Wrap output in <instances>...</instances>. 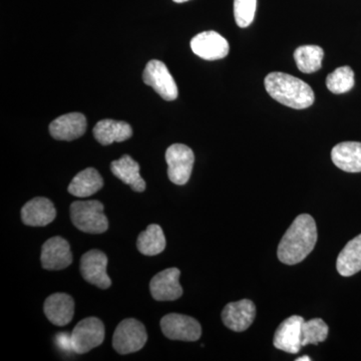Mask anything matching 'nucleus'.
Here are the masks:
<instances>
[{
    "instance_id": "obj_22",
    "label": "nucleus",
    "mask_w": 361,
    "mask_h": 361,
    "mask_svg": "<svg viewBox=\"0 0 361 361\" xmlns=\"http://www.w3.org/2000/svg\"><path fill=\"white\" fill-rule=\"evenodd\" d=\"M336 269L343 277L353 276L361 271V234L342 249L337 258Z\"/></svg>"
},
{
    "instance_id": "obj_23",
    "label": "nucleus",
    "mask_w": 361,
    "mask_h": 361,
    "mask_svg": "<svg viewBox=\"0 0 361 361\" xmlns=\"http://www.w3.org/2000/svg\"><path fill=\"white\" fill-rule=\"evenodd\" d=\"M166 237L163 229L158 224L148 226L144 232L137 237V250L142 255L156 256L161 253L166 249Z\"/></svg>"
},
{
    "instance_id": "obj_10",
    "label": "nucleus",
    "mask_w": 361,
    "mask_h": 361,
    "mask_svg": "<svg viewBox=\"0 0 361 361\" xmlns=\"http://www.w3.org/2000/svg\"><path fill=\"white\" fill-rule=\"evenodd\" d=\"M191 49L196 56L206 61H217L224 59L230 51L229 42L219 33L204 32L199 33L191 40Z\"/></svg>"
},
{
    "instance_id": "obj_29",
    "label": "nucleus",
    "mask_w": 361,
    "mask_h": 361,
    "mask_svg": "<svg viewBox=\"0 0 361 361\" xmlns=\"http://www.w3.org/2000/svg\"><path fill=\"white\" fill-rule=\"evenodd\" d=\"M296 361H311V358L310 356L304 355L301 356V357L296 358Z\"/></svg>"
},
{
    "instance_id": "obj_4",
    "label": "nucleus",
    "mask_w": 361,
    "mask_h": 361,
    "mask_svg": "<svg viewBox=\"0 0 361 361\" xmlns=\"http://www.w3.org/2000/svg\"><path fill=\"white\" fill-rule=\"evenodd\" d=\"M147 341L148 334L144 324L135 318H128L116 326L113 346L120 355H129L141 350Z\"/></svg>"
},
{
    "instance_id": "obj_16",
    "label": "nucleus",
    "mask_w": 361,
    "mask_h": 361,
    "mask_svg": "<svg viewBox=\"0 0 361 361\" xmlns=\"http://www.w3.org/2000/svg\"><path fill=\"white\" fill-rule=\"evenodd\" d=\"M56 210L54 203L44 197H37L28 201L21 209L23 224L32 227H44L56 219Z\"/></svg>"
},
{
    "instance_id": "obj_14",
    "label": "nucleus",
    "mask_w": 361,
    "mask_h": 361,
    "mask_svg": "<svg viewBox=\"0 0 361 361\" xmlns=\"http://www.w3.org/2000/svg\"><path fill=\"white\" fill-rule=\"evenodd\" d=\"M256 316L255 304L249 299L231 302L222 311V320L232 331H245L250 327Z\"/></svg>"
},
{
    "instance_id": "obj_7",
    "label": "nucleus",
    "mask_w": 361,
    "mask_h": 361,
    "mask_svg": "<svg viewBox=\"0 0 361 361\" xmlns=\"http://www.w3.org/2000/svg\"><path fill=\"white\" fill-rule=\"evenodd\" d=\"M142 80L145 84L155 90L165 101H175L178 97V87L167 66L161 61H149L147 63Z\"/></svg>"
},
{
    "instance_id": "obj_27",
    "label": "nucleus",
    "mask_w": 361,
    "mask_h": 361,
    "mask_svg": "<svg viewBox=\"0 0 361 361\" xmlns=\"http://www.w3.org/2000/svg\"><path fill=\"white\" fill-rule=\"evenodd\" d=\"M257 0H234V18L239 27L245 28L255 18Z\"/></svg>"
},
{
    "instance_id": "obj_15",
    "label": "nucleus",
    "mask_w": 361,
    "mask_h": 361,
    "mask_svg": "<svg viewBox=\"0 0 361 361\" xmlns=\"http://www.w3.org/2000/svg\"><path fill=\"white\" fill-rule=\"evenodd\" d=\"M87 118L80 113L66 114L52 121L49 133L58 141H73L85 135Z\"/></svg>"
},
{
    "instance_id": "obj_17",
    "label": "nucleus",
    "mask_w": 361,
    "mask_h": 361,
    "mask_svg": "<svg viewBox=\"0 0 361 361\" xmlns=\"http://www.w3.org/2000/svg\"><path fill=\"white\" fill-rule=\"evenodd\" d=\"M47 319L56 326H65L73 320L75 301L66 293H54L47 297L44 305Z\"/></svg>"
},
{
    "instance_id": "obj_30",
    "label": "nucleus",
    "mask_w": 361,
    "mask_h": 361,
    "mask_svg": "<svg viewBox=\"0 0 361 361\" xmlns=\"http://www.w3.org/2000/svg\"><path fill=\"white\" fill-rule=\"evenodd\" d=\"M176 4H183V2L189 1V0H173Z\"/></svg>"
},
{
    "instance_id": "obj_2",
    "label": "nucleus",
    "mask_w": 361,
    "mask_h": 361,
    "mask_svg": "<svg viewBox=\"0 0 361 361\" xmlns=\"http://www.w3.org/2000/svg\"><path fill=\"white\" fill-rule=\"evenodd\" d=\"M264 85L272 99L288 108L304 110L314 103L310 85L288 73H271L265 78Z\"/></svg>"
},
{
    "instance_id": "obj_6",
    "label": "nucleus",
    "mask_w": 361,
    "mask_h": 361,
    "mask_svg": "<svg viewBox=\"0 0 361 361\" xmlns=\"http://www.w3.org/2000/svg\"><path fill=\"white\" fill-rule=\"evenodd\" d=\"M168 164V177L171 182L183 186L187 184L193 170L195 156L186 145L174 144L166 152Z\"/></svg>"
},
{
    "instance_id": "obj_13",
    "label": "nucleus",
    "mask_w": 361,
    "mask_h": 361,
    "mask_svg": "<svg viewBox=\"0 0 361 361\" xmlns=\"http://www.w3.org/2000/svg\"><path fill=\"white\" fill-rule=\"evenodd\" d=\"M304 319L301 316L293 315L284 320L275 332L273 344L275 348L285 353L295 355L302 348L301 327Z\"/></svg>"
},
{
    "instance_id": "obj_19",
    "label": "nucleus",
    "mask_w": 361,
    "mask_h": 361,
    "mask_svg": "<svg viewBox=\"0 0 361 361\" xmlns=\"http://www.w3.org/2000/svg\"><path fill=\"white\" fill-rule=\"evenodd\" d=\"M334 165L344 172H361V142H343L331 151Z\"/></svg>"
},
{
    "instance_id": "obj_5",
    "label": "nucleus",
    "mask_w": 361,
    "mask_h": 361,
    "mask_svg": "<svg viewBox=\"0 0 361 361\" xmlns=\"http://www.w3.org/2000/svg\"><path fill=\"white\" fill-rule=\"evenodd\" d=\"M71 339L73 350L78 355H85L103 343L104 323L97 317L85 318L73 329Z\"/></svg>"
},
{
    "instance_id": "obj_20",
    "label": "nucleus",
    "mask_w": 361,
    "mask_h": 361,
    "mask_svg": "<svg viewBox=\"0 0 361 361\" xmlns=\"http://www.w3.org/2000/svg\"><path fill=\"white\" fill-rule=\"evenodd\" d=\"M94 135L97 142L103 146L113 142L127 141L133 135V129L129 123L120 121L103 120L94 126Z\"/></svg>"
},
{
    "instance_id": "obj_24",
    "label": "nucleus",
    "mask_w": 361,
    "mask_h": 361,
    "mask_svg": "<svg viewBox=\"0 0 361 361\" xmlns=\"http://www.w3.org/2000/svg\"><path fill=\"white\" fill-rule=\"evenodd\" d=\"M324 51L318 45H302L294 51V59L298 70L303 73H316L322 68Z\"/></svg>"
},
{
    "instance_id": "obj_1",
    "label": "nucleus",
    "mask_w": 361,
    "mask_h": 361,
    "mask_svg": "<svg viewBox=\"0 0 361 361\" xmlns=\"http://www.w3.org/2000/svg\"><path fill=\"white\" fill-rule=\"evenodd\" d=\"M317 242V227L312 216H297L278 246V259L287 265H295L312 252Z\"/></svg>"
},
{
    "instance_id": "obj_25",
    "label": "nucleus",
    "mask_w": 361,
    "mask_h": 361,
    "mask_svg": "<svg viewBox=\"0 0 361 361\" xmlns=\"http://www.w3.org/2000/svg\"><path fill=\"white\" fill-rule=\"evenodd\" d=\"M326 87L334 94L348 92L355 87V73L350 66H341L326 78Z\"/></svg>"
},
{
    "instance_id": "obj_26",
    "label": "nucleus",
    "mask_w": 361,
    "mask_h": 361,
    "mask_svg": "<svg viewBox=\"0 0 361 361\" xmlns=\"http://www.w3.org/2000/svg\"><path fill=\"white\" fill-rule=\"evenodd\" d=\"M329 336V325L320 318H314L310 322H304L301 327V343L302 346L308 344H318Z\"/></svg>"
},
{
    "instance_id": "obj_3",
    "label": "nucleus",
    "mask_w": 361,
    "mask_h": 361,
    "mask_svg": "<svg viewBox=\"0 0 361 361\" xmlns=\"http://www.w3.org/2000/svg\"><path fill=\"white\" fill-rule=\"evenodd\" d=\"M71 219L82 232L102 234L109 229V221L101 202L75 201L71 205Z\"/></svg>"
},
{
    "instance_id": "obj_21",
    "label": "nucleus",
    "mask_w": 361,
    "mask_h": 361,
    "mask_svg": "<svg viewBox=\"0 0 361 361\" xmlns=\"http://www.w3.org/2000/svg\"><path fill=\"white\" fill-rule=\"evenodd\" d=\"M104 186V180L96 169L87 168L78 173L68 186V193L78 198L92 196Z\"/></svg>"
},
{
    "instance_id": "obj_11",
    "label": "nucleus",
    "mask_w": 361,
    "mask_h": 361,
    "mask_svg": "<svg viewBox=\"0 0 361 361\" xmlns=\"http://www.w3.org/2000/svg\"><path fill=\"white\" fill-rule=\"evenodd\" d=\"M40 260L44 269H66L73 263L70 243L63 237H52L42 245Z\"/></svg>"
},
{
    "instance_id": "obj_28",
    "label": "nucleus",
    "mask_w": 361,
    "mask_h": 361,
    "mask_svg": "<svg viewBox=\"0 0 361 361\" xmlns=\"http://www.w3.org/2000/svg\"><path fill=\"white\" fill-rule=\"evenodd\" d=\"M56 339H58L59 346H61V348L65 349V350H70V349L73 350V348H71V336H66L65 332H61V334L56 336Z\"/></svg>"
},
{
    "instance_id": "obj_18",
    "label": "nucleus",
    "mask_w": 361,
    "mask_h": 361,
    "mask_svg": "<svg viewBox=\"0 0 361 361\" xmlns=\"http://www.w3.org/2000/svg\"><path fill=\"white\" fill-rule=\"evenodd\" d=\"M111 173L125 184L129 185L133 191L142 193L146 190V182L140 174V165L129 155H123L118 160L111 161Z\"/></svg>"
},
{
    "instance_id": "obj_8",
    "label": "nucleus",
    "mask_w": 361,
    "mask_h": 361,
    "mask_svg": "<svg viewBox=\"0 0 361 361\" xmlns=\"http://www.w3.org/2000/svg\"><path fill=\"white\" fill-rule=\"evenodd\" d=\"M161 329L164 336L172 341H197L200 339V323L191 316L171 313L161 320Z\"/></svg>"
},
{
    "instance_id": "obj_12",
    "label": "nucleus",
    "mask_w": 361,
    "mask_h": 361,
    "mask_svg": "<svg viewBox=\"0 0 361 361\" xmlns=\"http://www.w3.org/2000/svg\"><path fill=\"white\" fill-rule=\"evenodd\" d=\"M180 271L178 268H168L152 278L149 290L157 301H174L183 295L179 279Z\"/></svg>"
},
{
    "instance_id": "obj_9",
    "label": "nucleus",
    "mask_w": 361,
    "mask_h": 361,
    "mask_svg": "<svg viewBox=\"0 0 361 361\" xmlns=\"http://www.w3.org/2000/svg\"><path fill=\"white\" fill-rule=\"evenodd\" d=\"M108 257L104 252L90 250L80 259V272L85 281L101 289L110 288L111 278L106 273Z\"/></svg>"
}]
</instances>
